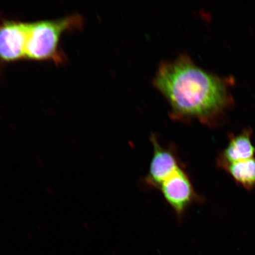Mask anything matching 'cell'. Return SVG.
Instances as JSON below:
<instances>
[{
  "mask_svg": "<svg viewBox=\"0 0 255 255\" xmlns=\"http://www.w3.org/2000/svg\"><path fill=\"white\" fill-rule=\"evenodd\" d=\"M154 84L170 104L171 116L178 120L208 122L228 100L222 80L200 68L186 55L162 62Z\"/></svg>",
  "mask_w": 255,
  "mask_h": 255,
  "instance_id": "obj_1",
  "label": "cell"
},
{
  "mask_svg": "<svg viewBox=\"0 0 255 255\" xmlns=\"http://www.w3.org/2000/svg\"><path fill=\"white\" fill-rule=\"evenodd\" d=\"M83 24L84 18L79 14L29 23L25 59L56 65L65 62V56L60 47L62 37L68 32L81 29Z\"/></svg>",
  "mask_w": 255,
  "mask_h": 255,
  "instance_id": "obj_2",
  "label": "cell"
},
{
  "mask_svg": "<svg viewBox=\"0 0 255 255\" xmlns=\"http://www.w3.org/2000/svg\"><path fill=\"white\" fill-rule=\"evenodd\" d=\"M29 23L0 20V62L13 63L25 59Z\"/></svg>",
  "mask_w": 255,
  "mask_h": 255,
  "instance_id": "obj_3",
  "label": "cell"
},
{
  "mask_svg": "<svg viewBox=\"0 0 255 255\" xmlns=\"http://www.w3.org/2000/svg\"><path fill=\"white\" fill-rule=\"evenodd\" d=\"M178 218L198 199L189 175L182 167L158 188Z\"/></svg>",
  "mask_w": 255,
  "mask_h": 255,
  "instance_id": "obj_4",
  "label": "cell"
},
{
  "mask_svg": "<svg viewBox=\"0 0 255 255\" xmlns=\"http://www.w3.org/2000/svg\"><path fill=\"white\" fill-rule=\"evenodd\" d=\"M151 141L153 154L145 181L149 187L158 189L162 183L181 166L174 149L162 146L154 135Z\"/></svg>",
  "mask_w": 255,
  "mask_h": 255,
  "instance_id": "obj_5",
  "label": "cell"
},
{
  "mask_svg": "<svg viewBox=\"0 0 255 255\" xmlns=\"http://www.w3.org/2000/svg\"><path fill=\"white\" fill-rule=\"evenodd\" d=\"M255 147L250 130L232 136L227 146L219 154L218 167L224 169L228 165L254 157Z\"/></svg>",
  "mask_w": 255,
  "mask_h": 255,
  "instance_id": "obj_6",
  "label": "cell"
},
{
  "mask_svg": "<svg viewBox=\"0 0 255 255\" xmlns=\"http://www.w3.org/2000/svg\"><path fill=\"white\" fill-rule=\"evenodd\" d=\"M225 170L231 175L236 183L252 191L255 188V158L234 162L226 166Z\"/></svg>",
  "mask_w": 255,
  "mask_h": 255,
  "instance_id": "obj_7",
  "label": "cell"
}]
</instances>
